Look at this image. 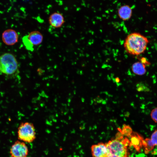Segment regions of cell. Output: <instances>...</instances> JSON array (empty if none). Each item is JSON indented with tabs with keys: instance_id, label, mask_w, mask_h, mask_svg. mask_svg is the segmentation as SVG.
Here are the masks:
<instances>
[{
	"instance_id": "4fadbf2b",
	"label": "cell",
	"mask_w": 157,
	"mask_h": 157,
	"mask_svg": "<svg viewBox=\"0 0 157 157\" xmlns=\"http://www.w3.org/2000/svg\"><path fill=\"white\" fill-rule=\"evenodd\" d=\"M142 145L144 148V153L146 154H148L153 150L155 146L150 138H146L143 140Z\"/></svg>"
},
{
	"instance_id": "ac0fdd59",
	"label": "cell",
	"mask_w": 157,
	"mask_h": 157,
	"mask_svg": "<svg viewBox=\"0 0 157 157\" xmlns=\"http://www.w3.org/2000/svg\"><path fill=\"white\" fill-rule=\"evenodd\" d=\"M150 138L155 146H157V130H155L152 133Z\"/></svg>"
},
{
	"instance_id": "ffe728a7",
	"label": "cell",
	"mask_w": 157,
	"mask_h": 157,
	"mask_svg": "<svg viewBox=\"0 0 157 157\" xmlns=\"http://www.w3.org/2000/svg\"><path fill=\"white\" fill-rule=\"evenodd\" d=\"M120 78L118 77H116L115 79V81L117 83H119L120 81Z\"/></svg>"
},
{
	"instance_id": "277c9868",
	"label": "cell",
	"mask_w": 157,
	"mask_h": 157,
	"mask_svg": "<svg viewBox=\"0 0 157 157\" xmlns=\"http://www.w3.org/2000/svg\"><path fill=\"white\" fill-rule=\"evenodd\" d=\"M17 137L19 140L24 142H33L36 138L35 130L33 124L29 122L22 123L18 129Z\"/></svg>"
},
{
	"instance_id": "ba28073f",
	"label": "cell",
	"mask_w": 157,
	"mask_h": 157,
	"mask_svg": "<svg viewBox=\"0 0 157 157\" xmlns=\"http://www.w3.org/2000/svg\"><path fill=\"white\" fill-rule=\"evenodd\" d=\"M92 157H106L107 150L105 143L100 142L91 147Z\"/></svg>"
},
{
	"instance_id": "2e32d148",
	"label": "cell",
	"mask_w": 157,
	"mask_h": 157,
	"mask_svg": "<svg viewBox=\"0 0 157 157\" xmlns=\"http://www.w3.org/2000/svg\"><path fill=\"white\" fill-rule=\"evenodd\" d=\"M136 88L137 90L139 92L146 91L148 90L147 88L142 83H139L136 84Z\"/></svg>"
},
{
	"instance_id": "8fae6325",
	"label": "cell",
	"mask_w": 157,
	"mask_h": 157,
	"mask_svg": "<svg viewBox=\"0 0 157 157\" xmlns=\"http://www.w3.org/2000/svg\"><path fill=\"white\" fill-rule=\"evenodd\" d=\"M27 35L28 39L33 46L40 44L43 41V36L39 31H32Z\"/></svg>"
},
{
	"instance_id": "e0dca14e",
	"label": "cell",
	"mask_w": 157,
	"mask_h": 157,
	"mask_svg": "<svg viewBox=\"0 0 157 157\" xmlns=\"http://www.w3.org/2000/svg\"><path fill=\"white\" fill-rule=\"evenodd\" d=\"M150 116L152 120L157 123V107L152 110Z\"/></svg>"
},
{
	"instance_id": "3957f363",
	"label": "cell",
	"mask_w": 157,
	"mask_h": 157,
	"mask_svg": "<svg viewBox=\"0 0 157 157\" xmlns=\"http://www.w3.org/2000/svg\"><path fill=\"white\" fill-rule=\"evenodd\" d=\"M18 64L13 54L9 53L0 56V72L7 75H11L18 70Z\"/></svg>"
},
{
	"instance_id": "6da1fadb",
	"label": "cell",
	"mask_w": 157,
	"mask_h": 157,
	"mask_svg": "<svg viewBox=\"0 0 157 157\" xmlns=\"http://www.w3.org/2000/svg\"><path fill=\"white\" fill-rule=\"evenodd\" d=\"M149 42L147 38L138 33H133L129 35L124 41V47L129 53L138 55L145 51Z\"/></svg>"
},
{
	"instance_id": "7c38bea8",
	"label": "cell",
	"mask_w": 157,
	"mask_h": 157,
	"mask_svg": "<svg viewBox=\"0 0 157 157\" xmlns=\"http://www.w3.org/2000/svg\"><path fill=\"white\" fill-rule=\"evenodd\" d=\"M132 70L134 74L140 76L144 75L146 72L145 65L140 62L134 63L132 66Z\"/></svg>"
},
{
	"instance_id": "7a4b0ae2",
	"label": "cell",
	"mask_w": 157,
	"mask_h": 157,
	"mask_svg": "<svg viewBox=\"0 0 157 157\" xmlns=\"http://www.w3.org/2000/svg\"><path fill=\"white\" fill-rule=\"evenodd\" d=\"M116 138L105 143L107 153L106 157H128L127 147L130 142L127 139Z\"/></svg>"
},
{
	"instance_id": "52a82bcc",
	"label": "cell",
	"mask_w": 157,
	"mask_h": 157,
	"mask_svg": "<svg viewBox=\"0 0 157 157\" xmlns=\"http://www.w3.org/2000/svg\"><path fill=\"white\" fill-rule=\"evenodd\" d=\"M48 20L51 27L55 28L60 27L65 22L63 16L58 12L51 14L49 17Z\"/></svg>"
},
{
	"instance_id": "30bf717a",
	"label": "cell",
	"mask_w": 157,
	"mask_h": 157,
	"mask_svg": "<svg viewBox=\"0 0 157 157\" xmlns=\"http://www.w3.org/2000/svg\"><path fill=\"white\" fill-rule=\"evenodd\" d=\"M130 137V145L133 146L137 151L139 152L143 146V138L138 134L133 132Z\"/></svg>"
},
{
	"instance_id": "5b68a950",
	"label": "cell",
	"mask_w": 157,
	"mask_h": 157,
	"mask_svg": "<svg viewBox=\"0 0 157 157\" xmlns=\"http://www.w3.org/2000/svg\"><path fill=\"white\" fill-rule=\"evenodd\" d=\"M28 153V149L25 142L19 140L15 142L10 150L11 157H27Z\"/></svg>"
},
{
	"instance_id": "9a60e30c",
	"label": "cell",
	"mask_w": 157,
	"mask_h": 157,
	"mask_svg": "<svg viewBox=\"0 0 157 157\" xmlns=\"http://www.w3.org/2000/svg\"><path fill=\"white\" fill-rule=\"evenodd\" d=\"M22 41L27 49L31 51L34 50V46L28 38L27 35L24 36L22 38Z\"/></svg>"
},
{
	"instance_id": "5bb4252c",
	"label": "cell",
	"mask_w": 157,
	"mask_h": 157,
	"mask_svg": "<svg viewBox=\"0 0 157 157\" xmlns=\"http://www.w3.org/2000/svg\"><path fill=\"white\" fill-rule=\"evenodd\" d=\"M121 132L124 135L130 137L133 133V131L129 125L124 124Z\"/></svg>"
},
{
	"instance_id": "8992f818",
	"label": "cell",
	"mask_w": 157,
	"mask_h": 157,
	"mask_svg": "<svg viewBox=\"0 0 157 157\" xmlns=\"http://www.w3.org/2000/svg\"><path fill=\"white\" fill-rule=\"evenodd\" d=\"M19 35L15 30L8 29L2 33V38L3 42L8 45H13L18 41Z\"/></svg>"
},
{
	"instance_id": "9c48e42d",
	"label": "cell",
	"mask_w": 157,
	"mask_h": 157,
	"mask_svg": "<svg viewBox=\"0 0 157 157\" xmlns=\"http://www.w3.org/2000/svg\"><path fill=\"white\" fill-rule=\"evenodd\" d=\"M132 10L129 6L125 5L121 6L118 9V14L119 18L124 21L129 20L132 15Z\"/></svg>"
},
{
	"instance_id": "d6986e66",
	"label": "cell",
	"mask_w": 157,
	"mask_h": 157,
	"mask_svg": "<svg viewBox=\"0 0 157 157\" xmlns=\"http://www.w3.org/2000/svg\"><path fill=\"white\" fill-rule=\"evenodd\" d=\"M141 62L145 65H149V63L147 61L146 59L144 58H142L140 60Z\"/></svg>"
}]
</instances>
